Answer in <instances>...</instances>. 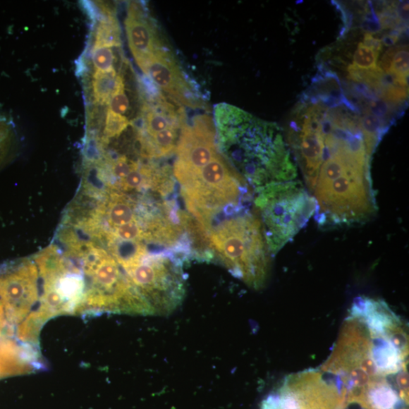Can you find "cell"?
Here are the masks:
<instances>
[{
  "label": "cell",
  "instance_id": "14",
  "mask_svg": "<svg viewBox=\"0 0 409 409\" xmlns=\"http://www.w3.org/2000/svg\"><path fill=\"white\" fill-rule=\"evenodd\" d=\"M108 110L114 114L126 116L130 109V101L126 94V89L118 92L109 102Z\"/></svg>",
  "mask_w": 409,
  "mask_h": 409
},
{
  "label": "cell",
  "instance_id": "8",
  "mask_svg": "<svg viewBox=\"0 0 409 409\" xmlns=\"http://www.w3.org/2000/svg\"><path fill=\"white\" fill-rule=\"evenodd\" d=\"M121 46V30L114 13L102 19L97 27L94 47H116Z\"/></svg>",
  "mask_w": 409,
  "mask_h": 409
},
{
  "label": "cell",
  "instance_id": "10",
  "mask_svg": "<svg viewBox=\"0 0 409 409\" xmlns=\"http://www.w3.org/2000/svg\"><path fill=\"white\" fill-rule=\"evenodd\" d=\"M92 60H93L96 71H110L116 70L114 68L116 56L112 48L94 47L93 51H92Z\"/></svg>",
  "mask_w": 409,
  "mask_h": 409
},
{
  "label": "cell",
  "instance_id": "17",
  "mask_svg": "<svg viewBox=\"0 0 409 409\" xmlns=\"http://www.w3.org/2000/svg\"><path fill=\"white\" fill-rule=\"evenodd\" d=\"M23 286L17 282H10L6 288V293L10 299H18L23 294Z\"/></svg>",
  "mask_w": 409,
  "mask_h": 409
},
{
  "label": "cell",
  "instance_id": "7",
  "mask_svg": "<svg viewBox=\"0 0 409 409\" xmlns=\"http://www.w3.org/2000/svg\"><path fill=\"white\" fill-rule=\"evenodd\" d=\"M94 96L97 104H109L112 97L118 91L126 89L125 80L116 70L110 71H96L93 76Z\"/></svg>",
  "mask_w": 409,
  "mask_h": 409
},
{
  "label": "cell",
  "instance_id": "2",
  "mask_svg": "<svg viewBox=\"0 0 409 409\" xmlns=\"http://www.w3.org/2000/svg\"><path fill=\"white\" fill-rule=\"evenodd\" d=\"M212 111L221 154L254 192L295 180L298 166L277 124L226 102Z\"/></svg>",
  "mask_w": 409,
  "mask_h": 409
},
{
  "label": "cell",
  "instance_id": "4",
  "mask_svg": "<svg viewBox=\"0 0 409 409\" xmlns=\"http://www.w3.org/2000/svg\"><path fill=\"white\" fill-rule=\"evenodd\" d=\"M204 233L235 277L255 289L262 288L268 278L271 253L260 217L248 211L234 214Z\"/></svg>",
  "mask_w": 409,
  "mask_h": 409
},
{
  "label": "cell",
  "instance_id": "6",
  "mask_svg": "<svg viewBox=\"0 0 409 409\" xmlns=\"http://www.w3.org/2000/svg\"><path fill=\"white\" fill-rule=\"evenodd\" d=\"M142 106L138 128L143 151L152 158L176 153L188 118L185 108L164 94L147 78L140 80Z\"/></svg>",
  "mask_w": 409,
  "mask_h": 409
},
{
  "label": "cell",
  "instance_id": "3",
  "mask_svg": "<svg viewBox=\"0 0 409 409\" xmlns=\"http://www.w3.org/2000/svg\"><path fill=\"white\" fill-rule=\"evenodd\" d=\"M126 30L136 63L153 85L178 105L200 109L204 101L156 20L140 4L128 8Z\"/></svg>",
  "mask_w": 409,
  "mask_h": 409
},
{
  "label": "cell",
  "instance_id": "1",
  "mask_svg": "<svg viewBox=\"0 0 409 409\" xmlns=\"http://www.w3.org/2000/svg\"><path fill=\"white\" fill-rule=\"evenodd\" d=\"M358 112L330 92L310 90L292 112L288 145L323 228L351 226L376 212L368 147Z\"/></svg>",
  "mask_w": 409,
  "mask_h": 409
},
{
  "label": "cell",
  "instance_id": "15",
  "mask_svg": "<svg viewBox=\"0 0 409 409\" xmlns=\"http://www.w3.org/2000/svg\"><path fill=\"white\" fill-rule=\"evenodd\" d=\"M119 272L114 262H109L99 269L97 273L99 281L106 286H112L118 280Z\"/></svg>",
  "mask_w": 409,
  "mask_h": 409
},
{
  "label": "cell",
  "instance_id": "9",
  "mask_svg": "<svg viewBox=\"0 0 409 409\" xmlns=\"http://www.w3.org/2000/svg\"><path fill=\"white\" fill-rule=\"evenodd\" d=\"M397 401L393 389L386 383H373L370 390V405L375 409H392Z\"/></svg>",
  "mask_w": 409,
  "mask_h": 409
},
{
  "label": "cell",
  "instance_id": "16",
  "mask_svg": "<svg viewBox=\"0 0 409 409\" xmlns=\"http://www.w3.org/2000/svg\"><path fill=\"white\" fill-rule=\"evenodd\" d=\"M138 166V164L122 157L114 162V166H112V173L116 178L122 180L126 178L129 173Z\"/></svg>",
  "mask_w": 409,
  "mask_h": 409
},
{
  "label": "cell",
  "instance_id": "11",
  "mask_svg": "<svg viewBox=\"0 0 409 409\" xmlns=\"http://www.w3.org/2000/svg\"><path fill=\"white\" fill-rule=\"evenodd\" d=\"M109 219L116 228L135 221L134 210L129 204L125 202H118L112 206L109 211Z\"/></svg>",
  "mask_w": 409,
  "mask_h": 409
},
{
  "label": "cell",
  "instance_id": "5",
  "mask_svg": "<svg viewBox=\"0 0 409 409\" xmlns=\"http://www.w3.org/2000/svg\"><path fill=\"white\" fill-rule=\"evenodd\" d=\"M266 243L271 254L291 242L314 216V199L298 181L273 184L255 200Z\"/></svg>",
  "mask_w": 409,
  "mask_h": 409
},
{
  "label": "cell",
  "instance_id": "12",
  "mask_svg": "<svg viewBox=\"0 0 409 409\" xmlns=\"http://www.w3.org/2000/svg\"><path fill=\"white\" fill-rule=\"evenodd\" d=\"M130 125V121L126 116H123L107 111L104 135L106 138H115L119 136Z\"/></svg>",
  "mask_w": 409,
  "mask_h": 409
},
{
  "label": "cell",
  "instance_id": "18",
  "mask_svg": "<svg viewBox=\"0 0 409 409\" xmlns=\"http://www.w3.org/2000/svg\"><path fill=\"white\" fill-rule=\"evenodd\" d=\"M396 384L401 389V392L406 396L408 391V375L405 370L402 371L397 375Z\"/></svg>",
  "mask_w": 409,
  "mask_h": 409
},
{
  "label": "cell",
  "instance_id": "13",
  "mask_svg": "<svg viewBox=\"0 0 409 409\" xmlns=\"http://www.w3.org/2000/svg\"><path fill=\"white\" fill-rule=\"evenodd\" d=\"M118 238L123 241H134L145 237L142 230L135 220L122 225L116 230Z\"/></svg>",
  "mask_w": 409,
  "mask_h": 409
}]
</instances>
